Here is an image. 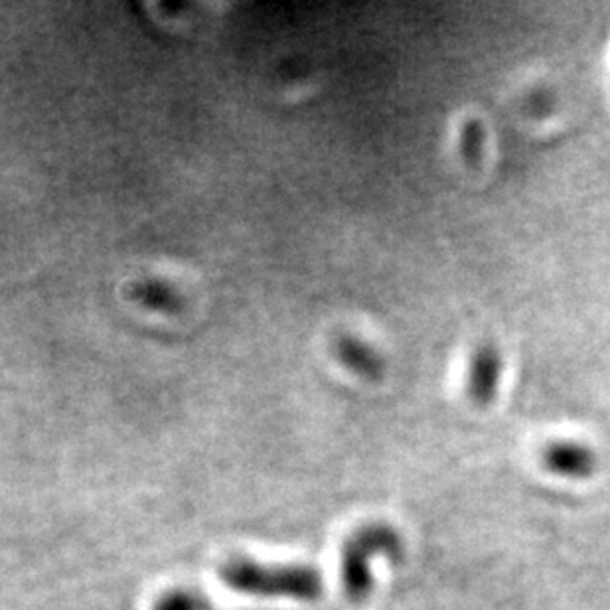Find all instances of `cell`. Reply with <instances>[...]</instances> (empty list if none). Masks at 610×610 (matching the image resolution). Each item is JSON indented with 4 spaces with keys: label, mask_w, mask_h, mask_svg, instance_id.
Returning <instances> with one entry per match:
<instances>
[{
    "label": "cell",
    "mask_w": 610,
    "mask_h": 610,
    "mask_svg": "<svg viewBox=\"0 0 610 610\" xmlns=\"http://www.w3.org/2000/svg\"><path fill=\"white\" fill-rule=\"evenodd\" d=\"M338 352L356 374L368 379H379L386 371V359L381 358V354L369 344L356 340V338H342L338 344Z\"/></svg>",
    "instance_id": "5b68a950"
},
{
    "label": "cell",
    "mask_w": 610,
    "mask_h": 610,
    "mask_svg": "<svg viewBox=\"0 0 610 610\" xmlns=\"http://www.w3.org/2000/svg\"><path fill=\"white\" fill-rule=\"evenodd\" d=\"M152 610H213V606L206 595L178 586L158 596Z\"/></svg>",
    "instance_id": "52a82bcc"
},
{
    "label": "cell",
    "mask_w": 610,
    "mask_h": 610,
    "mask_svg": "<svg viewBox=\"0 0 610 610\" xmlns=\"http://www.w3.org/2000/svg\"><path fill=\"white\" fill-rule=\"evenodd\" d=\"M218 573L228 589L255 598L310 603L324 591L320 571L302 563H261L237 556L223 561Z\"/></svg>",
    "instance_id": "6da1fadb"
},
{
    "label": "cell",
    "mask_w": 610,
    "mask_h": 610,
    "mask_svg": "<svg viewBox=\"0 0 610 610\" xmlns=\"http://www.w3.org/2000/svg\"><path fill=\"white\" fill-rule=\"evenodd\" d=\"M486 149V127L477 117H468L458 133V154L465 164L478 166Z\"/></svg>",
    "instance_id": "8992f818"
},
{
    "label": "cell",
    "mask_w": 610,
    "mask_h": 610,
    "mask_svg": "<svg viewBox=\"0 0 610 610\" xmlns=\"http://www.w3.org/2000/svg\"><path fill=\"white\" fill-rule=\"evenodd\" d=\"M405 556L403 537L389 524L371 522L349 534L340 551V581L344 595L354 603L366 601L374 589L371 559L386 557L399 563Z\"/></svg>",
    "instance_id": "7a4b0ae2"
},
{
    "label": "cell",
    "mask_w": 610,
    "mask_h": 610,
    "mask_svg": "<svg viewBox=\"0 0 610 610\" xmlns=\"http://www.w3.org/2000/svg\"><path fill=\"white\" fill-rule=\"evenodd\" d=\"M553 105H556V95H553L549 89L546 87H537L534 92H529L524 99V107L526 111L534 113V115H547L549 111H553Z\"/></svg>",
    "instance_id": "ba28073f"
},
{
    "label": "cell",
    "mask_w": 610,
    "mask_h": 610,
    "mask_svg": "<svg viewBox=\"0 0 610 610\" xmlns=\"http://www.w3.org/2000/svg\"><path fill=\"white\" fill-rule=\"evenodd\" d=\"M541 462L551 474L571 480L589 478L596 470L595 450L589 445L579 443V440L567 438H557L547 443L541 450Z\"/></svg>",
    "instance_id": "277c9868"
},
{
    "label": "cell",
    "mask_w": 610,
    "mask_h": 610,
    "mask_svg": "<svg viewBox=\"0 0 610 610\" xmlns=\"http://www.w3.org/2000/svg\"><path fill=\"white\" fill-rule=\"evenodd\" d=\"M502 369L504 359L498 346L492 342H482L472 349L467 366L465 388L468 399L474 405L486 407L494 401L500 388Z\"/></svg>",
    "instance_id": "3957f363"
}]
</instances>
